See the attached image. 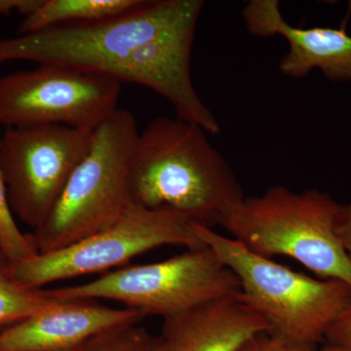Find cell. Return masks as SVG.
<instances>
[{
    "label": "cell",
    "mask_w": 351,
    "mask_h": 351,
    "mask_svg": "<svg viewBox=\"0 0 351 351\" xmlns=\"http://www.w3.org/2000/svg\"><path fill=\"white\" fill-rule=\"evenodd\" d=\"M202 0H142L114 17L0 39V64H57L136 83L161 95L179 119L207 133L218 120L193 86L191 55Z\"/></svg>",
    "instance_id": "obj_1"
},
{
    "label": "cell",
    "mask_w": 351,
    "mask_h": 351,
    "mask_svg": "<svg viewBox=\"0 0 351 351\" xmlns=\"http://www.w3.org/2000/svg\"><path fill=\"white\" fill-rule=\"evenodd\" d=\"M200 126L161 117L138 133L130 163L134 205L179 215L193 225L219 226L245 197L232 168Z\"/></svg>",
    "instance_id": "obj_2"
},
{
    "label": "cell",
    "mask_w": 351,
    "mask_h": 351,
    "mask_svg": "<svg viewBox=\"0 0 351 351\" xmlns=\"http://www.w3.org/2000/svg\"><path fill=\"white\" fill-rule=\"evenodd\" d=\"M339 206L318 189L274 186L228 208L219 226L256 255L294 258L320 279L351 288V261L337 233Z\"/></svg>",
    "instance_id": "obj_3"
},
{
    "label": "cell",
    "mask_w": 351,
    "mask_h": 351,
    "mask_svg": "<svg viewBox=\"0 0 351 351\" xmlns=\"http://www.w3.org/2000/svg\"><path fill=\"white\" fill-rule=\"evenodd\" d=\"M196 237L239 279L240 297L274 334L316 346L351 302V288L335 279H315L261 257L213 228L193 225Z\"/></svg>",
    "instance_id": "obj_4"
},
{
    "label": "cell",
    "mask_w": 351,
    "mask_h": 351,
    "mask_svg": "<svg viewBox=\"0 0 351 351\" xmlns=\"http://www.w3.org/2000/svg\"><path fill=\"white\" fill-rule=\"evenodd\" d=\"M133 113L117 110L93 132L91 147L31 237L50 253L105 230L134 206L130 163L138 136Z\"/></svg>",
    "instance_id": "obj_5"
},
{
    "label": "cell",
    "mask_w": 351,
    "mask_h": 351,
    "mask_svg": "<svg viewBox=\"0 0 351 351\" xmlns=\"http://www.w3.org/2000/svg\"><path fill=\"white\" fill-rule=\"evenodd\" d=\"M57 300H110L166 318L240 293L239 279L208 247L108 272L90 282L45 290Z\"/></svg>",
    "instance_id": "obj_6"
},
{
    "label": "cell",
    "mask_w": 351,
    "mask_h": 351,
    "mask_svg": "<svg viewBox=\"0 0 351 351\" xmlns=\"http://www.w3.org/2000/svg\"><path fill=\"white\" fill-rule=\"evenodd\" d=\"M163 246H184L188 250L206 247L196 237L193 223L179 215L134 205L105 230L66 248L11 265V272L27 287L41 289L58 281L115 269Z\"/></svg>",
    "instance_id": "obj_7"
},
{
    "label": "cell",
    "mask_w": 351,
    "mask_h": 351,
    "mask_svg": "<svg viewBox=\"0 0 351 351\" xmlns=\"http://www.w3.org/2000/svg\"><path fill=\"white\" fill-rule=\"evenodd\" d=\"M121 83L57 64L0 76V125L95 131L119 110Z\"/></svg>",
    "instance_id": "obj_8"
},
{
    "label": "cell",
    "mask_w": 351,
    "mask_h": 351,
    "mask_svg": "<svg viewBox=\"0 0 351 351\" xmlns=\"http://www.w3.org/2000/svg\"><path fill=\"white\" fill-rule=\"evenodd\" d=\"M93 132L59 125L5 129L0 167L14 216L32 230L40 226L89 152Z\"/></svg>",
    "instance_id": "obj_9"
},
{
    "label": "cell",
    "mask_w": 351,
    "mask_h": 351,
    "mask_svg": "<svg viewBox=\"0 0 351 351\" xmlns=\"http://www.w3.org/2000/svg\"><path fill=\"white\" fill-rule=\"evenodd\" d=\"M242 17L252 36L287 41V54L279 64L283 75L302 78L318 69L332 82H351V34L345 27H295L284 19L277 0H252Z\"/></svg>",
    "instance_id": "obj_10"
},
{
    "label": "cell",
    "mask_w": 351,
    "mask_h": 351,
    "mask_svg": "<svg viewBox=\"0 0 351 351\" xmlns=\"http://www.w3.org/2000/svg\"><path fill=\"white\" fill-rule=\"evenodd\" d=\"M145 316L89 300H63L59 306L0 331V351H64L112 328L137 324Z\"/></svg>",
    "instance_id": "obj_11"
},
{
    "label": "cell",
    "mask_w": 351,
    "mask_h": 351,
    "mask_svg": "<svg viewBox=\"0 0 351 351\" xmlns=\"http://www.w3.org/2000/svg\"><path fill=\"white\" fill-rule=\"evenodd\" d=\"M239 294L163 319L162 351H239L254 337L271 332Z\"/></svg>",
    "instance_id": "obj_12"
},
{
    "label": "cell",
    "mask_w": 351,
    "mask_h": 351,
    "mask_svg": "<svg viewBox=\"0 0 351 351\" xmlns=\"http://www.w3.org/2000/svg\"><path fill=\"white\" fill-rule=\"evenodd\" d=\"M142 0H41L34 12L18 27V36L58 25L94 22L131 10Z\"/></svg>",
    "instance_id": "obj_13"
},
{
    "label": "cell",
    "mask_w": 351,
    "mask_h": 351,
    "mask_svg": "<svg viewBox=\"0 0 351 351\" xmlns=\"http://www.w3.org/2000/svg\"><path fill=\"white\" fill-rule=\"evenodd\" d=\"M63 300L53 299L43 289L29 288L11 272V263L0 252V326H10L59 306Z\"/></svg>",
    "instance_id": "obj_14"
},
{
    "label": "cell",
    "mask_w": 351,
    "mask_h": 351,
    "mask_svg": "<svg viewBox=\"0 0 351 351\" xmlns=\"http://www.w3.org/2000/svg\"><path fill=\"white\" fill-rule=\"evenodd\" d=\"M64 351H162V343L137 323L112 328Z\"/></svg>",
    "instance_id": "obj_15"
},
{
    "label": "cell",
    "mask_w": 351,
    "mask_h": 351,
    "mask_svg": "<svg viewBox=\"0 0 351 351\" xmlns=\"http://www.w3.org/2000/svg\"><path fill=\"white\" fill-rule=\"evenodd\" d=\"M0 252L11 265L38 255L31 235L24 234L15 221L1 167H0Z\"/></svg>",
    "instance_id": "obj_16"
},
{
    "label": "cell",
    "mask_w": 351,
    "mask_h": 351,
    "mask_svg": "<svg viewBox=\"0 0 351 351\" xmlns=\"http://www.w3.org/2000/svg\"><path fill=\"white\" fill-rule=\"evenodd\" d=\"M239 351H317L316 346L299 345L272 332L254 337Z\"/></svg>",
    "instance_id": "obj_17"
},
{
    "label": "cell",
    "mask_w": 351,
    "mask_h": 351,
    "mask_svg": "<svg viewBox=\"0 0 351 351\" xmlns=\"http://www.w3.org/2000/svg\"><path fill=\"white\" fill-rule=\"evenodd\" d=\"M325 345L351 348V302L328 332Z\"/></svg>",
    "instance_id": "obj_18"
},
{
    "label": "cell",
    "mask_w": 351,
    "mask_h": 351,
    "mask_svg": "<svg viewBox=\"0 0 351 351\" xmlns=\"http://www.w3.org/2000/svg\"><path fill=\"white\" fill-rule=\"evenodd\" d=\"M337 233L351 261V204L339 206L337 217Z\"/></svg>",
    "instance_id": "obj_19"
},
{
    "label": "cell",
    "mask_w": 351,
    "mask_h": 351,
    "mask_svg": "<svg viewBox=\"0 0 351 351\" xmlns=\"http://www.w3.org/2000/svg\"><path fill=\"white\" fill-rule=\"evenodd\" d=\"M40 1L41 0H0V16L9 15L13 10H16L27 17L36 11Z\"/></svg>",
    "instance_id": "obj_20"
},
{
    "label": "cell",
    "mask_w": 351,
    "mask_h": 351,
    "mask_svg": "<svg viewBox=\"0 0 351 351\" xmlns=\"http://www.w3.org/2000/svg\"><path fill=\"white\" fill-rule=\"evenodd\" d=\"M320 351H351V348H336V346L324 345Z\"/></svg>",
    "instance_id": "obj_21"
}]
</instances>
